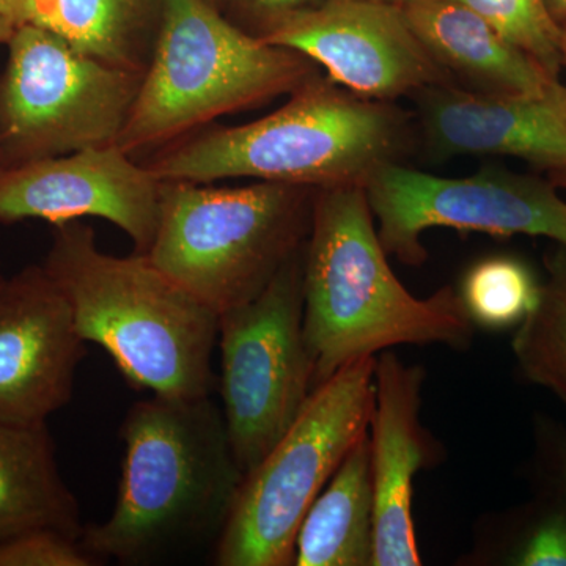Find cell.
<instances>
[{"label": "cell", "mask_w": 566, "mask_h": 566, "mask_svg": "<svg viewBox=\"0 0 566 566\" xmlns=\"http://www.w3.org/2000/svg\"><path fill=\"white\" fill-rule=\"evenodd\" d=\"M117 501L102 524L84 527L82 546L98 560L150 565L221 536L244 474L221 406L212 395H151L120 428Z\"/></svg>", "instance_id": "obj_1"}, {"label": "cell", "mask_w": 566, "mask_h": 566, "mask_svg": "<svg viewBox=\"0 0 566 566\" xmlns=\"http://www.w3.org/2000/svg\"><path fill=\"white\" fill-rule=\"evenodd\" d=\"M419 147L416 115L363 98L316 74L260 120L212 126L140 161L158 180L212 185L233 178L365 188Z\"/></svg>", "instance_id": "obj_2"}, {"label": "cell", "mask_w": 566, "mask_h": 566, "mask_svg": "<svg viewBox=\"0 0 566 566\" xmlns=\"http://www.w3.org/2000/svg\"><path fill=\"white\" fill-rule=\"evenodd\" d=\"M387 259L365 189H318L304 249V335L315 387L394 346H471L475 324L460 293L447 285L417 297Z\"/></svg>", "instance_id": "obj_3"}, {"label": "cell", "mask_w": 566, "mask_h": 566, "mask_svg": "<svg viewBox=\"0 0 566 566\" xmlns=\"http://www.w3.org/2000/svg\"><path fill=\"white\" fill-rule=\"evenodd\" d=\"M52 227L41 266L69 301L85 344L102 346L136 389L161 397L212 395L219 315L145 253L111 255L81 221Z\"/></svg>", "instance_id": "obj_4"}, {"label": "cell", "mask_w": 566, "mask_h": 566, "mask_svg": "<svg viewBox=\"0 0 566 566\" xmlns=\"http://www.w3.org/2000/svg\"><path fill=\"white\" fill-rule=\"evenodd\" d=\"M322 73L301 52L233 24L211 0H166L148 69L117 145L137 161L256 109Z\"/></svg>", "instance_id": "obj_5"}, {"label": "cell", "mask_w": 566, "mask_h": 566, "mask_svg": "<svg viewBox=\"0 0 566 566\" xmlns=\"http://www.w3.org/2000/svg\"><path fill=\"white\" fill-rule=\"evenodd\" d=\"M318 189L255 181L214 188L163 181L158 227L145 255L222 315L266 289L303 251Z\"/></svg>", "instance_id": "obj_6"}, {"label": "cell", "mask_w": 566, "mask_h": 566, "mask_svg": "<svg viewBox=\"0 0 566 566\" xmlns=\"http://www.w3.org/2000/svg\"><path fill=\"white\" fill-rule=\"evenodd\" d=\"M375 363L365 357L345 365L315 387L290 430L244 476L214 545V565L293 566L304 516L368 433Z\"/></svg>", "instance_id": "obj_7"}, {"label": "cell", "mask_w": 566, "mask_h": 566, "mask_svg": "<svg viewBox=\"0 0 566 566\" xmlns=\"http://www.w3.org/2000/svg\"><path fill=\"white\" fill-rule=\"evenodd\" d=\"M0 74V166L117 144L142 74L21 24Z\"/></svg>", "instance_id": "obj_8"}, {"label": "cell", "mask_w": 566, "mask_h": 566, "mask_svg": "<svg viewBox=\"0 0 566 566\" xmlns=\"http://www.w3.org/2000/svg\"><path fill=\"white\" fill-rule=\"evenodd\" d=\"M304 249L259 296L219 315L216 386L244 476L290 430L315 389L304 335Z\"/></svg>", "instance_id": "obj_9"}, {"label": "cell", "mask_w": 566, "mask_h": 566, "mask_svg": "<svg viewBox=\"0 0 566 566\" xmlns=\"http://www.w3.org/2000/svg\"><path fill=\"white\" fill-rule=\"evenodd\" d=\"M387 255L408 266L427 262V230L453 229L493 237L549 238L566 249V200L547 178L517 174L497 164L461 178L382 167L365 185Z\"/></svg>", "instance_id": "obj_10"}, {"label": "cell", "mask_w": 566, "mask_h": 566, "mask_svg": "<svg viewBox=\"0 0 566 566\" xmlns=\"http://www.w3.org/2000/svg\"><path fill=\"white\" fill-rule=\"evenodd\" d=\"M260 40L301 52L335 84L375 102L397 103L428 87L455 84L394 3L327 0Z\"/></svg>", "instance_id": "obj_11"}, {"label": "cell", "mask_w": 566, "mask_h": 566, "mask_svg": "<svg viewBox=\"0 0 566 566\" xmlns=\"http://www.w3.org/2000/svg\"><path fill=\"white\" fill-rule=\"evenodd\" d=\"M163 181L117 144L0 166V223L103 219L147 253Z\"/></svg>", "instance_id": "obj_12"}, {"label": "cell", "mask_w": 566, "mask_h": 566, "mask_svg": "<svg viewBox=\"0 0 566 566\" xmlns=\"http://www.w3.org/2000/svg\"><path fill=\"white\" fill-rule=\"evenodd\" d=\"M85 354L69 301L41 264L7 279L0 293V420L48 423L73 398Z\"/></svg>", "instance_id": "obj_13"}, {"label": "cell", "mask_w": 566, "mask_h": 566, "mask_svg": "<svg viewBox=\"0 0 566 566\" xmlns=\"http://www.w3.org/2000/svg\"><path fill=\"white\" fill-rule=\"evenodd\" d=\"M430 161L504 156L547 174L566 170V87L549 95H486L436 85L412 96Z\"/></svg>", "instance_id": "obj_14"}, {"label": "cell", "mask_w": 566, "mask_h": 566, "mask_svg": "<svg viewBox=\"0 0 566 566\" xmlns=\"http://www.w3.org/2000/svg\"><path fill=\"white\" fill-rule=\"evenodd\" d=\"M375 403L368 427L375 493L374 566H420L412 497L415 480L441 461V446L420 422L424 370L387 349L376 356Z\"/></svg>", "instance_id": "obj_15"}, {"label": "cell", "mask_w": 566, "mask_h": 566, "mask_svg": "<svg viewBox=\"0 0 566 566\" xmlns=\"http://www.w3.org/2000/svg\"><path fill=\"white\" fill-rule=\"evenodd\" d=\"M406 21L431 57L465 91L543 96L562 82L506 41L474 11L452 0H408Z\"/></svg>", "instance_id": "obj_16"}, {"label": "cell", "mask_w": 566, "mask_h": 566, "mask_svg": "<svg viewBox=\"0 0 566 566\" xmlns=\"http://www.w3.org/2000/svg\"><path fill=\"white\" fill-rule=\"evenodd\" d=\"M166 0H13L14 28L36 25L107 65L142 74L150 63Z\"/></svg>", "instance_id": "obj_17"}, {"label": "cell", "mask_w": 566, "mask_h": 566, "mask_svg": "<svg viewBox=\"0 0 566 566\" xmlns=\"http://www.w3.org/2000/svg\"><path fill=\"white\" fill-rule=\"evenodd\" d=\"M52 528L80 538V504L59 471L48 423L0 420V542Z\"/></svg>", "instance_id": "obj_18"}, {"label": "cell", "mask_w": 566, "mask_h": 566, "mask_svg": "<svg viewBox=\"0 0 566 566\" xmlns=\"http://www.w3.org/2000/svg\"><path fill=\"white\" fill-rule=\"evenodd\" d=\"M375 493L368 433L308 509L293 566H374Z\"/></svg>", "instance_id": "obj_19"}, {"label": "cell", "mask_w": 566, "mask_h": 566, "mask_svg": "<svg viewBox=\"0 0 566 566\" xmlns=\"http://www.w3.org/2000/svg\"><path fill=\"white\" fill-rule=\"evenodd\" d=\"M464 565L566 566V501L542 490L536 501L480 524Z\"/></svg>", "instance_id": "obj_20"}, {"label": "cell", "mask_w": 566, "mask_h": 566, "mask_svg": "<svg viewBox=\"0 0 566 566\" xmlns=\"http://www.w3.org/2000/svg\"><path fill=\"white\" fill-rule=\"evenodd\" d=\"M543 285L513 256H488L465 273L460 296L474 324L486 329L515 326L538 304Z\"/></svg>", "instance_id": "obj_21"}, {"label": "cell", "mask_w": 566, "mask_h": 566, "mask_svg": "<svg viewBox=\"0 0 566 566\" xmlns=\"http://www.w3.org/2000/svg\"><path fill=\"white\" fill-rule=\"evenodd\" d=\"M512 348L528 381L549 389L566 409V303L546 285L520 323Z\"/></svg>", "instance_id": "obj_22"}, {"label": "cell", "mask_w": 566, "mask_h": 566, "mask_svg": "<svg viewBox=\"0 0 566 566\" xmlns=\"http://www.w3.org/2000/svg\"><path fill=\"white\" fill-rule=\"evenodd\" d=\"M485 20L510 43L558 77L565 65L562 28L545 0H452Z\"/></svg>", "instance_id": "obj_23"}, {"label": "cell", "mask_w": 566, "mask_h": 566, "mask_svg": "<svg viewBox=\"0 0 566 566\" xmlns=\"http://www.w3.org/2000/svg\"><path fill=\"white\" fill-rule=\"evenodd\" d=\"M99 562L82 546L80 538L52 528L25 532L0 542V566H93Z\"/></svg>", "instance_id": "obj_24"}, {"label": "cell", "mask_w": 566, "mask_h": 566, "mask_svg": "<svg viewBox=\"0 0 566 566\" xmlns=\"http://www.w3.org/2000/svg\"><path fill=\"white\" fill-rule=\"evenodd\" d=\"M324 2L327 0H219V10L238 28L263 39L282 22Z\"/></svg>", "instance_id": "obj_25"}, {"label": "cell", "mask_w": 566, "mask_h": 566, "mask_svg": "<svg viewBox=\"0 0 566 566\" xmlns=\"http://www.w3.org/2000/svg\"><path fill=\"white\" fill-rule=\"evenodd\" d=\"M536 469L542 490L553 491L566 501V431L549 420L536 430Z\"/></svg>", "instance_id": "obj_26"}, {"label": "cell", "mask_w": 566, "mask_h": 566, "mask_svg": "<svg viewBox=\"0 0 566 566\" xmlns=\"http://www.w3.org/2000/svg\"><path fill=\"white\" fill-rule=\"evenodd\" d=\"M545 266L547 289L566 303V249L557 245L553 252L546 253Z\"/></svg>", "instance_id": "obj_27"}, {"label": "cell", "mask_w": 566, "mask_h": 566, "mask_svg": "<svg viewBox=\"0 0 566 566\" xmlns=\"http://www.w3.org/2000/svg\"><path fill=\"white\" fill-rule=\"evenodd\" d=\"M547 10H549L553 20L560 25L562 29L566 28V0H545Z\"/></svg>", "instance_id": "obj_28"}, {"label": "cell", "mask_w": 566, "mask_h": 566, "mask_svg": "<svg viewBox=\"0 0 566 566\" xmlns=\"http://www.w3.org/2000/svg\"><path fill=\"white\" fill-rule=\"evenodd\" d=\"M13 31V22L6 20V18H0V44H6Z\"/></svg>", "instance_id": "obj_29"}, {"label": "cell", "mask_w": 566, "mask_h": 566, "mask_svg": "<svg viewBox=\"0 0 566 566\" xmlns=\"http://www.w3.org/2000/svg\"><path fill=\"white\" fill-rule=\"evenodd\" d=\"M547 178H549L558 189H566V170L547 174Z\"/></svg>", "instance_id": "obj_30"}, {"label": "cell", "mask_w": 566, "mask_h": 566, "mask_svg": "<svg viewBox=\"0 0 566 566\" xmlns=\"http://www.w3.org/2000/svg\"><path fill=\"white\" fill-rule=\"evenodd\" d=\"M11 3H13V0H0V18H6V20H9L7 14H9Z\"/></svg>", "instance_id": "obj_31"}, {"label": "cell", "mask_w": 566, "mask_h": 566, "mask_svg": "<svg viewBox=\"0 0 566 566\" xmlns=\"http://www.w3.org/2000/svg\"><path fill=\"white\" fill-rule=\"evenodd\" d=\"M562 51H564V59L566 65V28L562 29Z\"/></svg>", "instance_id": "obj_32"}, {"label": "cell", "mask_w": 566, "mask_h": 566, "mask_svg": "<svg viewBox=\"0 0 566 566\" xmlns=\"http://www.w3.org/2000/svg\"><path fill=\"white\" fill-rule=\"evenodd\" d=\"M378 2L394 3V6H401V3L408 2V0H378Z\"/></svg>", "instance_id": "obj_33"}, {"label": "cell", "mask_w": 566, "mask_h": 566, "mask_svg": "<svg viewBox=\"0 0 566 566\" xmlns=\"http://www.w3.org/2000/svg\"><path fill=\"white\" fill-rule=\"evenodd\" d=\"M7 279L0 274V293H2L3 286H6Z\"/></svg>", "instance_id": "obj_34"}, {"label": "cell", "mask_w": 566, "mask_h": 566, "mask_svg": "<svg viewBox=\"0 0 566 566\" xmlns=\"http://www.w3.org/2000/svg\"><path fill=\"white\" fill-rule=\"evenodd\" d=\"M211 2L219 7V0H211Z\"/></svg>", "instance_id": "obj_35"}]
</instances>
